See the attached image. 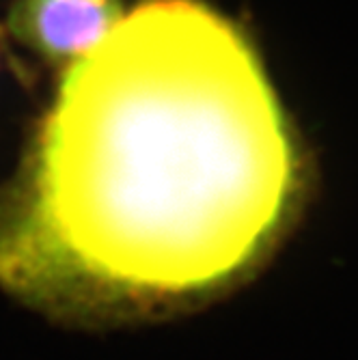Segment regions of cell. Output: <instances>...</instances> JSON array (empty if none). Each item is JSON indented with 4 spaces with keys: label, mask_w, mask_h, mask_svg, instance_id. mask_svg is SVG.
I'll return each mask as SVG.
<instances>
[{
    "label": "cell",
    "mask_w": 358,
    "mask_h": 360,
    "mask_svg": "<svg viewBox=\"0 0 358 360\" xmlns=\"http://www.w3.org/2000/svg\"><path fill=\"white\" fill-rule=\"evenodd\" d=\"M298 194L242 32L199 0H143L70 63L0 188V289L84 330L181 317L264 264Z\"/></svg>",
    "instance_id": "6da1fadb"
},
{
    "label": "cell",
    "mask_w": 358,
    "mask_h": 360,
    "mask_svg": "<svg viewBox=\"0 0 358 360\" xmlns=\"http://www.w3.org/2000/svg\"><path fill=\"white\" fill-rule=\"evenodd\" d=\"M121 0H13V37L52 65H70L121 20Z\"/></svg>",
    "instance_id": "7a4b0ae2"
}]
</instances>
